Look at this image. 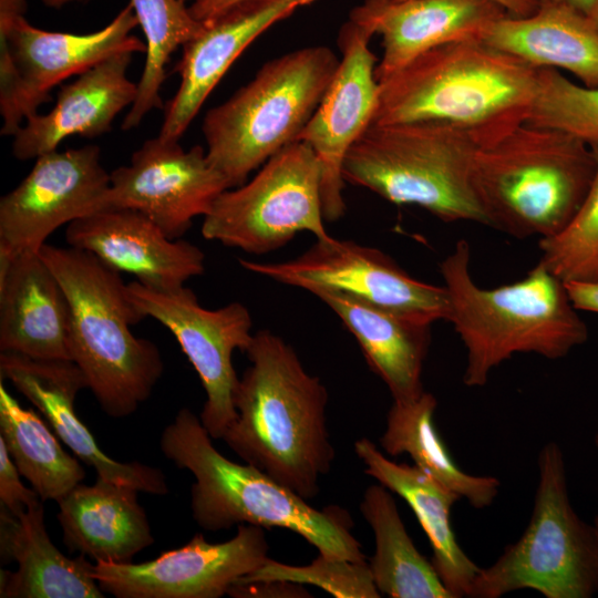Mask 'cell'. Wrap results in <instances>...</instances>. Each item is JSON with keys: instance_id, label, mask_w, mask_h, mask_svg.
<instances>
[{"instance_id": "cell-42", "label": "cell", "mask_w": 598, "mask_h": 598, "mask_svg": "<svg viewBox=\"0 0 598 598\" xmlns=\"http://www.w3.org/2000/svg\"><path fill=\"white\" fill-rule=\"evenodd\" d=\"M41 1L43 4H45L47 7H51V8H61L70 2H73L75 0H39Z\"/></svg>"}, {"instance_id": "cell-38", "label": "cell", "mask_w": 598, "mask_h": 598, "mask_svg": "<svg viewBox=\"0 0 598 598\" xmlns=\"http://www.w3.org/2000/svg\"><path fill=\"white\" fill-rule=\"evenodd\" d=\"M569 297L579 311L598 313V281L566 283Z\"/></svg>"}, {"instance_id": "cell-20", "label": "cell", "mask_w": 598, "mask_h": 598, "mask_svg": "<svg viewBox=\"0 0 598 598\" xmlns=\"http://www.w3.org/2000/svg\"><path fill=\"white\" fill-rule=\"evenodd\" d=\"M315 0H248L205 22L176 64L181 82L164 109L159 136L178 140L237 58L261 33Z\"/></svg>"}, {"instance_id": "cell-44", "label": "cell", "mask_w": 598, "mask_h": 598, "mask_svg": "<svg viewBox=\"0 0 598 598\" xmlns=\"http://www.w3.org/2000/svg\"><path fill=\"white\" fill-rule=\"evenodd\" d=\"M595 528H596V533H597V536H598V516L595 518V522L592 523Z\"/></svg>"}, {"instance_id": "cell-31", "label": "cell", "mask_w": 598, "mask_h": 598, "mask_svg": "<svg viewBox=\"0 0 598 598\" xmlns=\"http://www.w3.org/2000/svg\"><path fill=\"white\" fill-rule=\"evenodd\" d=\"M0 437L20 474L40 498L58 502L83 482L85 471L65 452L45 422L22 408L0 381Z\"/></svg>"}, {"instance_id": "cell-3", "label": "cell", "mask_w": 598, "mask_h": 598, "mask_svg": "<svg viewBox=\"0 0 598 598\" xmlns=\"http://www.w3.org/2000/svg\"><path fill=\"white\" fill-rule=\"evenodd\" d=\"M451 322L466 351L463 382L487 383L491 372L516 353L556 360L584 344L588 329L566 283L537 262L524 278L483 288L471 272V246L460 239L441 261Z\"/></svg>"}, {"instance_id": "cell-13", "label": "cell", "mask_w": 598, "mask_h": 598, "mask_svg": "<svg viewBox=\"0 0 598 598\" xmlns=\"http://www.w3.org/2000/svg\"><path fill=\"white\" fill-rule=\"evenodd\" d=\"M247 270L311 293L346 292L377 307L425 323L447 319L444 286L411 277L381 250L333 237L317 239L300 256L281 262L239 259Z\"/></svg>"}, {"instance_id": "cell-15", "label": "cell", "mask_w": 598, "mask_h": 598, "mask_svg": "<svg viewBox=\"0 0 598 598\" xmlns=\"http://www.w3.org/2000/svg\"><path fill=\"white\" fill-rule=\"evenodd\" d=\"M237 527L224 543H208L197 533L184 546L141 564L94 561L93 576L104 594L117 598H219L269 558L264 527Z\"/></svg>"}, {"instance_id": "cell-9", "label": "cell", "mask_w": 598, "mask_h": 598, "mask_svg": "<svg viewBox=\"0 0 598 598\" xmlns=\"http://www.w3.org/2000/svg\"><path fill=\"white\" fill-rule=\"evenodd\" d=\"M546 598H589L598 592V536L571 506L563 452L546 443L538 455L534 508L522 536L481 568L468 597L498 598L518 589Z\"/></svg>"}, {"instance_id": "cell-41", "label": "cell", "mask_w": 598, "mask_h": 598, "mask_svg": "<svg viewBox=\"0 0 598 598\" xmlns=\"http://www.w3.org/2000/svg\"><path fill=\"white\" fill-rule=\"evenodd\" d=\"M571 8L589 18L596 0H546Z\"/></svg>"}, {"instance_id": "cell-45", "label": "cell", "mask_w": 598, "mask_h": 598, "mask_svg": "<svg viewBox=\"0 0 598 598\" xmlns=\"http://www.w3.org/2000/svg\"><path fill=\"white\" fill-rule=\"evenodd\" d=\"M595 445H596V447H597V450H598V432H597V434H596V436H595Z\"/></svg>"}, {"instance_id": "cell-24", "label": "cell", "mask_w": 598, "mask_h": 598, "mask_svg": "<svg viewBox=\"0 0 598 598\" xmlns=\"http://www.w3.org/2000/svg\"><path fill=\"white\" fill-rule=\"evenodd\" d=\"M43 502L18 516L1 506L0 554L16 561V571L1 569V598H103L84 555L70 558L51 542L44 526Z\"/></svg>"}, {"instance_id": "cell-19", "label": "cell", "mask_w": 598, "mask_h": 598, "mask_svg": "<svg viewBox=\"0 0 598 598\" xmlns=\"http://www.w3.org/2000/svg\"><path fill=\"white\" fill-rule=\"evenodd\" d=\"M65 241L156 289H175L205 270L196 245L169 238L143 213L106 207L66 225Z\"/></svg>"}, {"instance_id": "cell-11", "label": "cell", "mask_w": 598, "mask_h": 598, "mask_svg": "<svg viewBox=\"0 0 598 598\" xmlns=\"http://www.w3.org/2000/svg\"><path fill=\"white\" fill-rule=\"evenodd\" d=\"M25 0H0V92L18 84L12 111L1 135L13 136L22 121L50 101V91L65 79L120 52H145L133 35L138 25L128 3L102 29L84 34L47 31L25 18Z\"/></svg>"}, {"instance_id": "cell-21", "label": "cell", "mask_w": 598, "mask_h": 598, "mask_svg": "<svg viewBox=\"0 0 598 598\" xmlns=\"http://www.w3.org/2000/svg\"><path fill=\"white\" fill-rule=\"evenodd\" d=\"M507 12L494 0H365L350 20L379 34V81L420 54L455 41L481 39Z\"/></svg>"}, {"instance_id": "cell-37", "label": "cell", "mask_w": 598, "mask_h": 598, "mask_svg": "<svg viewBox=\"0 0 598 598\" xmlns=\"http://www.w3.org/2000/svg\"><path fill=\"white\" fill-rule=\"evenodd\" d=\"M309 592L300 584L285 580H261L252 582H236L227 595L237 598L251 597H308Z\"/></svg>"}, {"instance_id": "cell-25", "label": "cell", "mask_w": 598, "mask_h": 598, "mask_svg": "<svg viewBox=\"0 0 598 598\" xmlns=\"http://www.w3.org/2000/svg\"><path fill=\"white\" fill-rule=\"evenodd\" d=\"M137 493L101 477L76 485L56 502L64 545L94 561L131 563L154 543Z\"/></svg>"}, {"instance_id": "cell-47", "label": "cell", "mask_w": 598, "mask_h": 598, "mask_svg": "<svg viewBox=\"0 0 598 598\" xmlns=\"http://www.w3.org/2000/svg\"><path fill=\"white\" fill-rule=\"evenodd\" d=\"M184 1H186V0H184Z\"/></svg>"}, {"instance_id": "cell-40", "label": "cell", "mask_w": 598, "mask_h": 598, "mask_svg": "<svg viewBox=\"0 0 598 598\" xmlns=\"http://www.w3.org/2000/svg\"><path fill=\"white\" fill-rule=\"evenodd\" d=\"M508 16L525 17L535 12L540 3L537 0H494Z\"/></svg>"}, {"instance_id": "cell-39", "label": "cell", "mask_w": 598, "mask_h": 598, "mask_svg": "<svg viewBox=\"0 0 598 598\" xmlns=\"http://www.w3.org/2000/svg\"><path fill=\"white\" fill-rule=\"evenodd\" d=\"M248 0H192L189 11L195 19L205 23Z\"/></svg>"}, {"instance_id": "cell-33", "label": "cell", "mask_w": 598, "mask_h": 598, "mask_svg": "<svg viewBox=\"0 0 598 598\" xmlns=\"http://www.w3.org/2000/svg\"><path fill=\"white\" fill-rule=\"evenodd\" d=\"M591 185L574 217L557 234L539 239L542 262L565 283L598 281V145Z\"/></svg>"}, {"instance_id": "cell-23", "label": "cell", "mask_w": 598, "mask_h": 598, "mask_svg": "<svg viewBox=\"0 0 598 598\" xmlns=\"http://www.w3.org/2000/svg\"><path fill=\"white\" fill-rule=\"evenodd\" d=\"M69 331L68 297L39 252L0 257V351L71 360Z\"/></svg>"}, {"instance_id": "cell-28", "label": "cell", "mask_w": 598, "mask_h": 598, "mask_svg": "<svg viewBox=\"0 0 598 598\" xmlns=\"http://www.w3.org/2000/svg\"><path fill=\"white\" fill-rule=\"evenodd\" d=\"M481 39L534 68L566 71L584 85H598V30L566 6L547 1L525 17L504 16Z\"/></svg>"}, {"instance_id": "cell-10", "label": "cell", "mask_w": 598, "mask_h": 598, "mask_svg": "<svg viewBox=\"0 0 598 598\" xmlns=\"http://www.w3.org/2000/svg\"><path fill=\"white\" fill-rule=\"evenodd\" d=\"M233 188L224 190L204 216L205 239L262 255L300 231L317 239L331 237L324 227L320 164L305 142L287 145L251 181Z\"/></svg>"}, {"instance_id": "cell-4", "label": "cell", "mask_w": 598, "mask_h": 598, "mask_svg": "<svg viewBox=\"0 0 598 598\" xmlns=\"http://www.w3.org/2000/svg\"><path fill=\"white\" fill-rule=\"evenodd\" d=\"M159 446L171 462L194 475L190 509L200 528L219 532L241 524L286 528L323 556L365 559L344 509H317L257 467L225 457L213 445L199 416L189 409H181L164 429Z\"/></svg>"}, {"instance_id": "cell-29", "label": "cell", "mask_w": 598, "mask_h": 598, "mask_svg": "<svg viewBox=\"0 0 598 598\" xmlns=\"http://www.w3.org/2000/svg\"><path fill=\"white\" fill-rule=\"evenodd\" d=\"M435 396L423 391L410 400H393L380 445L391 456L408 454L416 467L465 498L474 508L489 506L501 482L494 476H476L460 468L434 423Z\"/></svg>"}, {"instance_id": "cell-16", "label": "cell", "mask_w": 598, "mask_h": 598, "mask_svg": "<svg viewBox=\"0 0 598 598\" xmlns=\"http://www.w3.org/2000/svg\"><path fill=\"white\" fill-rule=\"evenodd\" d=\"M228 188L204 147L186 151L178 140L158 135L145 141L130 164L110 173L107 207L138 210L169 238L179 239Z\"/></svg>"}, {"instance_id": "cell-7", "label": "cell", "mask_w": 598, "mask_h": 598, "mask_svg": "<svg viewBox=\"0 0 598 598\" xmlns=\"http://www.w3.org/2000/svg\"><path fill=\"white\" fill-rule=\"evenodd\" d=\"M481 147L470 131L440 121L370 124L349 150L342 176L396 205L443 221L487 225L473 185Z\"/></svg>"}, {"instance_id": "cell-12", "label": "cell", "mask_w": 598, "mask_h": 598, "mask_svg": "<svg viewBox=\"0 0 598 598\" xmlns=\"http://www.w3.org/2000/svg\"><path fill=\"white\" fill-rule=\"evenodd\" d=\"M126 291L144 318L155 319L176 338L206 393L200 422L212 439H221L237 415L234 395L239 378L231 355L235 350L245 352L252 339L249 310L237 301L204 308L185 286L156 289L135 280Z\"/></svg>"}, {"instance_id": "cell-34", "label": "cell", "mask_w": 598, "mask_h": 598, "mask_svg": "<svg viewBox=\"0 0 598 598\" xmlns=\"http://www.w3.org/2000/svg\"><path fill=\"white\" fill-rule=\"evenodd\" d=\"M598 145V85L574 82L560 71L538 69L535 97L526 120Z\"/></svg>"}, {"instance_id": "cell-5", "label": "cell", "mask_w": 598, "mask_h": 598, "mask_svg": "<svg viewBox=\"0 0 598 598\" xmlns=\"http://www.w3.org/2000/svg\"><path fill=\"white\" fill-rule=\"evenodd\" d=\"M38 252L69 300L71 361L109 416H130L151 396L164 362L157 346L131 329L144 317L130 300L127 283L87 251L45 243Z\"/></svg>"}, {"instance_id": "cell-17", "label": "cell", "mask_w": 598, "mask_h": 598, "mask_svg": "<svg viewBox=\"0 0 598 598\" xmlns=\"http://www.w3.org/2000/svg\"><path fill=\"white\" fill-rule=\"evenodd\" d=\"M374 34L349 19L339 33L341 59L317 110L297 141L307 143L321 168V198L326 221L346 212L342 167L346 156L371 124L378 103L377 58L369 43Z\"/></svg>"}, {"instance_id": "cell-32", "label": "cell", "mask_w": 598, "mask_h": 598, "mask_svg": "<svg viewBox=\"0 0 598 598\" xmlns=\"http://www.w3.org/2000/svg\"><path fill=\"white\" fill-rule=\"evenodd\" d=\"M130 4L146 40V59L136 99L122 123L124 131L137 127L153 109L163 107L159 92L171 55L204 29L184 0H131Z\"/></svg>"}, {"instance_id": "cell-43", "label": "cell", "mask_w": 598, "mask_h": 598, "mask_svg": "<svg viewBox=\"0 0 598 598\" xmlns=\"http://www.w3.org/2000/svg\"><path fill=\"white\" fill-rule=\"evenodd\" d=\"M589 19L591 20V22L594 23V25L598 30V0H596V2H595V6H594L592 11H591V13L589 16Z\"/></svg>"}, {"instance_id": "cell-22", "label": "cell", "mask_w": 598, "mask_h": 598, "mask_svg": "<svg viewBox=\"0 0 598 598\" xmlns=\"http://www.w3.org/2000/svg\"><path fill=\"white\" fill-rule=\"evenodd\" d=\"M133 54L116 53L61 86L49 113L29 115L13 135V156L37 158L70 136L94 138L111 131L114 118L136 99L137 83L126 75Z\"/></svg>"}, {"instance_id": "cell-36", "label": "cell", "mask_w": 598, "mask_h": 598, "mask_svg": "<svg viewBox=\"0 0 598 598\" xmlns=\"http://www.w3.org/2000/svg\"><path fill=\"white\" fill-rule=\"evenodd\" d=\"M20 475L4 441L0 437V502L1 506L14 516L43 502L33 488L22 484Z\"/></svg>"}, {"instance_id": "cell-26", "label": "cell", "mask_w": 598, "mask_h": 598, "mask_svg": "<svg viewBox=\"0 0 598 598\" xmlns=\"http://www.w3.org/2000/svg\"><path fill=\"white\" fill-rule=\"evenodd\" d=\"M357 339L370 369L393 400H410L423 391L422 371L431 341L430 323L377 307L334 290L313 292Z\"/></svg>"}, {"instance_id": "cell-27", "label": "cell", "mask_w": 598, "mask_h": 598, "mask_svg": "<svg viewBox=\"0 0 598 598\" xmlns=\"http://www.w3.org/2000/svg\"><path fill=\"white\" fill-rule=\"evenodd\" d=\"M354 452L368 475L409 504L430 542L431 563L453 598L468 597L481 567L464 553L452 527L451 511L460 496L415 465L386 458L369 439L358 440Z\"/></svg>"}, {"instance_id": "cell-2", "label": "cell", "mask_w": 598, "mask_h": 598, "mask_svg": "<svg viewBox=\"0 0 598 598\" xmlns=\"http://www.w3.org/2000/svg\"><path fill=\"white\" fill-rule=\"evenodd\" d=\"M537 79L538 68L482 39L446 43L379 81L371 124L440 121L483 146L526 122Z\"/></svg>"}, {"instance_id": "cell-6", "label": "cell", "mask_w": 598, "mask_h": 598, "mask_svg": "<svg viewBox=\"0 0 598 598\" xmlns=\"http://www.w3.org/2000/svg\"><path fill=\"white\" fill-rule=\"evenodd\" d=\"M596 168V152L586 142L524 122L478 148L473 185L487 226L543 239L574 217Z\"/></svg>"}, {"instance_id": "cell-8", "label": "cell", "mask_w": 598, "mask_h": 598, "mask_svg": "<svg viewBox=\"0 0 598 598\" xmlns=\"http://www.w3.org/2000/svg\"><path fill=\"white\" fill-rule=\"evenodd\" d=\"M339 63L324 45L291 51L265 63L251 81L206 113V156L229 188L297 141Z\"/></svg>"}, {"instance_id": "cell-1", "label": "cell", "mask_w": 598, "mask_h": 598, "mask_svg": "<svg viewBox=\"0 0 598 598\" xmlns=\"http://www.w3.org/2000/svg\"><path fill=\"white\" fill-rule=\"evenodd\" d=\"M245 353L250 364L235 391L237 415L221 439L245 463L312 499L336 454L327 389L306 371L293 348L269 330L256 332Z\"/></svg>"}, {"instance_id": "cell-30", "label": "cell", "mask_w": 598, "mask_h": 598, "mask_svg": "<svg viewBox=\"0 0 598 598\" xmlns=\"http://www.w3.org/2000/svg\"><path fill=\"white\" fill-rule=\"evenodd\" d=\"M360 511L374 534L375 551L369 566L381 596L453 598L408 534L390 489L380 483L370 485Z\"/></svg>"}, {"instance_id": "cell-18", "label": "cell", "mask_w": 598, "mask_h": 598, "mask_svg": "<svg viewBox=\"0 0 598 598\" xmlns=\"http://www.w3.org/2000/svg\"><path fill=\"white\" fill-rule=\"evenodd\" d=\"M0 378L8 380L45 417L56 436L97 477L154 495L168 493L161 468L140 462H118L106 455L79 419L74 402L87 389L80 368L65 359H35L16 352H0Z\"/></svg>"}, {"instance_id": "cell-14", "label": "cell", "mask_w": 598, "mask_h": 598, "mask_svg": "<svg viewBox=\"0 0 598 598\" xmlns=\"http://www.w3.org/2000/svg\"><path fill=\"white\" fill-rule=\"evenodd\" d=\"M110 173L96 145L44 153L0 199V257L38 252L63 225L107 207Z\"/></svg>"}, {"instance_id": "cell-46", "label": "cell", "mask_w": 598, "mask_h": 598, "mask_svg": "<svg viewBox=\"0 0 598 598\" xmlns=\"http://www.w3.org/2000/svg\"><path fill=\"white\" fill-rule=\"evenodd\" d=\"M539 3H544L546 2V0H537Z\"/></svg>"}, {"instance_id": "cell-35", "label": "cell", "mask_w": 598, "mask_h": 598, "mask_svg": "<svg viewBox=\"0 0 598 598\" xmlns=\"http://www.w3.org/2000/svg\"><path fill=\"white\" fill-rule=\"evenodd\" d=\"M285 580L322 588L337 598H379L369 561L330 558L321 554L307 566H290L268 558L236 582ZM235 582V584H236Z\"/></svg>"}]
</instances>
